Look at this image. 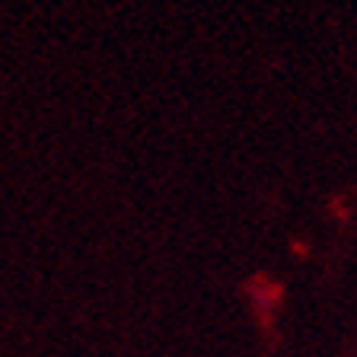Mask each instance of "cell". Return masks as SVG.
I'll return each instance as SVG.
<instances>
[]
</instances>
